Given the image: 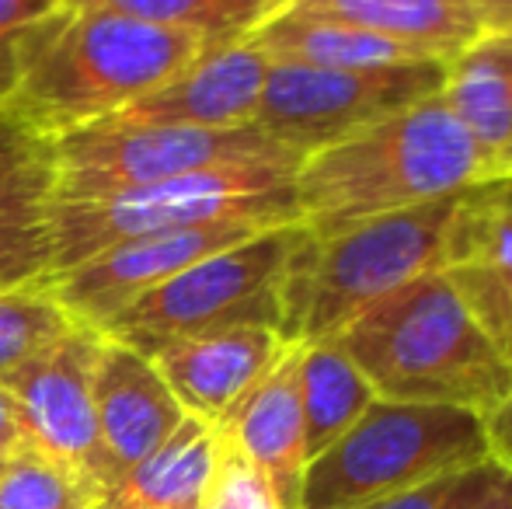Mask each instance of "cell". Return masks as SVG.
Wrapping results in <instances>:
<instances>
[{"mask_svg": "<svg viewBox=\"0 0 512 509\" xmlns=\"http://www.w3.org/2000/svg\"><path fill=\"white\" fill-rule=\"evenodd\" d=\"M206 42L108 7H67L32 28L25 67L4 109L35 136L98 123L189 67Z\"/></svg>", "mask_w": 512, "mask_h": 509, "instance_id": "6da1fadb", "label": "cell"}, {"mask_svg": "<svg viewBox=\"0 0 512 509\" xmlns=\"http://www.w3.org/2000/svg\"><path fill=\"white\" fill-rule=\"evenodd\" d=\"M485 182V168L467 129L443 95L401 109L300 161V224L310 234H335L359 220L436 203Z\"/></svg>", "mask_w": 512, "mask_h": 509, "instance_id": "7a4b0ae2", "label": "cell"}, {"mask_svg": "<svg viewBox=\"0 0 512 509\" xmlns=\"http://www.w3.org/2000/svg\"><path fill=\"white\" fill-rule=\"evenodd\" d=\"M335 342L387 401L467 408L485 419L512 391V363L443 272L380 297Z\"/></svg>", "mask_w": 512, "mask_h": 509, "instance_id": "3957f363", "label": "cell"}, {"mask_svg": "<svg viewBox=\"0 0 512 509\" xmlns=\"http://www.w3.org/2000/svg\"><path fill=\"white\" fill-rule=\"evenodd\" d=\"M457 199L460 192L387 217L359 220L321 238L304 227L283 283L279 335L286 346L335 339L380 297L418 276L443 272Z\"/></svg>", "mask_w": 512, "mask_h": 509, "instance_id": "277c9868", "label": "cell"}, {"mask_svg": "<svg viewBox=\"0 0 512 509\" xmlns=\"http://www.w3.org/2000/svg\"><path fill=\"white\" fill-rule=\"evenodd\" d=\"M297 168L300 161L220 164L102 199H49L46 220L53 238L49 276H60L102 255L119 241L147 238V234L189 231L206 224H300L297 192H293Z\"/></svg>", "mask_w": 512, "mask_h": 509, "instance_id": "5b68a950", "label": "cell"}, {"mask_svg": "<svg viewBox=\"0 0 512 509\" xmlns=\"http://www.w3.org/2000/svg\"><path fill=\"white\" fill-rule=\"evenodd\" d=\"M488 457L478 412L377 398L307 464L300 509H363Z\"/></svg>", "mask_w": 512, "mask_h": 509, "instance_id": "8992f818", "label": "cell"}, {"mask_svg": "<svg viewBox=\"0 0 512 509\" xmlns=\"http://www.w3.org/2000/svg\"><path fill=\"white\" fill-rule=\"evenodd\" d=\"M300 238H304V224L265 227L244 238L241 245L206 255L203 262L140 293L126 307H119L98 332L140 353L175 335H203L223 332V328L279 332L286 269Z\"/></svg>", "mask_w": 512, "mask_h": 509, "instance_id": "52a82bcc", "label": "cell"}, {"mask_svg": "<svg viewBox=\"0 0 512 509\" xmlns=\"http://www.w3.org/2000/svg\"><path fill=\"white\" fill-rule=\"evenodd\" d=\"M53 199H102L154 185L189 171L248 161H304L258 123L203 126H129L105 116L49 140Z\"/></svg>", "mask_w": 512, "mask_h": 509, "instance_id": "ba28073f", "label": "cell"}, {"mask_svg": "<svg viewBox=\"0 0 512 509\" xmlns=\"http://www.w3.org/2000/svg\"><path fill=\"white\" fill-rule=\"evenodd\" d=\"M446 60H411L391 67L324 70L272 63L258 98L255 123L300 157L345 140L401 109L443 91Z\"/></svg>", "mask_w": 512, "mask_h": 509, "instance_id": "9c48e42d", "label": "cell"}, {"mask_svg": "<svg viewBox=\"0 0 512 509\" xmlns=\"http://www.w3.org/2000/svg\"><path fill=\"white\" fill-rule=\"evenodd\" d=\"M102 342L105 332L74 321L60 339L0 377V384L18 405L28 443L91 475L105 489L108 478L95 419V363Z\"/></svg>", "mask_w": 512, "mask_h": 509, "instance_id": "30bf717a", "label": "cell"}, {"mask_svg": "<svg viewBox=\"0 0 512 509\" xmlns=\"http://www.w3.org/2000/svg\"><path fill=\"white\" fill-rule=\"evenodd\" d=\"M265 231L258 224H206L189 231H164L147 238H129L105 248L102 255L42 279L56 300L67 307V314L81 325L102 328L119 307L136 300L140 293L161 286L164 279L178 276L189 265L203 262L223 248L241 245L244 238Z\"/></svg>", "mask_w": 512, "mask_h": 509, "instance_id": "8fae6325", "label": "cell"}, {"mask_svg": "<svg viewBox=\"0 0 512 509\" xmlns=\"http://www.w3.org/2000/svg\"><path fill=\"white\" fill-rule=\"evenodd\" d=\"M443 276L512 363V178L460 192Z\"/></svg>", "mask_w": 512, "mask_h": 509, "instance_id": "7c38bea8", "label": "cell"}, {"mask_svg": "<svg viewBox=\"0 0 512 509\" xmlns=\"http://www.w3.org/2000/svg\"><path fill=\"white\" fill-rule=\"evenodd\" d=\"M269 56L251 39L203 49L171 81L112 112L129 126H203L230 129L255 123Z\"/></svg>", "mask_w": 512, "mask_h": 509, "instance_id": "4fadbf2b", "label": "cell"}, {"mask_svg": "<svg viewBox=\"0 0 512 509\" xmlns=\"http://www.w3.org/2000/svg\"><path fill=\"white\" fill-rule=\"evenodd\" d=\"M286 353L272 328H223L203 335H175L143 349L185 415L220 422Z\"/></svg>", "mask_w": 512, "mask_h": 509, "instance_id": "5bb4252c", "label": "cell"}, {"mask_svg": "<svg viewBox=\"0 0 512 509\" xmlns=\"http://www.w3.org/2000/svg\"><path fill=\"white\" fill-rule=\"evenodd\" d=\"M95 419L105 478L112 485L182 426L185 408L157 374L150 356L105 335L95 363Z\"/></svg>", "mask_w": 512, "mask_h": 509, "instance_id": "9a60e30c", "label": "cell"}, {"mask_svg": "<svg viewBox=\"0 0 512 509\" xmlns=\"http://www.w3.org/2000/svg\"><path fill=\"white\" fill-rule=\"evenodd\" d=\"M216 429L269 482L279 506L300 509V485L307 471L300 346H286L276 367L216 422Z\"/></svg>", "mask_w": 512, "mask_h": 509, "instance_id": "2e32d148", "label": "cell"}, {"mask_svg": "<svg viewBox=\"0 0 512 509\" xmlns=\"http://www.w3.org/2000/svg\"><path fill=\"white\" fill-rule=\"evenodd\" d=\"M439 95L478 147L485 182H499L512 150V35H478L450 56Z\"/></svg>", "mask_w": 512, "mask_h": 509, "instance_id": "e0dca14e", "label": "cell"}, {"mask_svg": "<svg viewBox=\"0 0 512 509\" xmlns=\"http://www.w3.org/2000/svg\"><path fill=\"white\" fill-rule=\"evenodd\" d=\"M49 140L0 154V290L42 283L53 269L49 199H53Z\"/></svg>", "mask_w": 512, "mask_h": 509, "instance_id": "ac0fdd59", "label": "cell"}, {"mask_svg": "<svg viewBox=\"0 0 512 509\" xmlns=\"http://www.w3.org/2000/svg\"><path fill=\"white\" fill-rule=\"evenodd\" d=\"M290 7L363 28L425 60H450L481 35L471 0H293Z\"/></svg>", "mask_w": 512, "mask_h": 509, "instance_id": "d6986e66", "label": "cell"}, {"mask_svg": "<svg viewBox=\"0 0 512 509\" xmlns=\"http://www.w3.org/2000/svg\"><path fill=\"white\" fill-rule=\"evenodd\" d=\"M220 457V429L199 415L182 426L136 468L119 475L102 492L98 509H189L199 506L213 482Z\"/></svg>", "mask_w": 512, "mask_h": 509, "instance_id": "ffe728a7", "label": "cell"}, {"mask_svg": "<svg viewBox=\"0 0 512 509\" xmlns=\"http://www.w3.org/2000/svg\"><path fill=\"white\" fill-rule=\"evenodd\" d=\"M258 49L272 63H300V67H324V70H356V67H391V63H411L425 56L411 53L405 46L370 35L363 28L338 25L328 18L300 14L293 7L279 11L251 35Z\"/></svg>", "mask_w": 512, "mask_h": 509, "instance_id": "44dd1931", "label": "cell"}, {"mask_svg": "<svg viewBox=\"0 0 512 509\" xmlns=\"http://www.w3.org/2000/svg\"><path fill=\"white\" fill-rule=\"evenodd\" d=\"M377 391L363 370L338 349L335 339L300 346V412H304L307 464L328 450L366 408Z\"/></svg>", "mask_w": 512, "mask_h": 509, "instance_id": "7402d4cb", "label": "cell"}, {"mask_svg": "<svg viewBox=\"0 0 512 509\" xmlns=\"http://www.w3.org/2000/svg\"><path fill=\"white\" fill-rule=\"evenodd\" d=\"M67 7H108L129 18L182 28L213 46L244 42L293 0H63Z\"/></svg>", "mask_w": 512, "mask_h": 509, "instance_id": "603a6c76", "label": "cell"}, {"mask_svg": "<svg viewBox=\"0 0 512 509\" xmlns=\"http://www.w3.org/2000/svg\"><path fill=\"white\" fill-rule=\"evenodd\" d=\"M102 492L91 475L35 447L18 450L0 468V509H98Z\"/></svg>", "mask_w": 512, "mask_h": 509, "instance_id": "cb8c5ba5", "label": "cell"}, {"mask_svg": "<svg viewBox=\"0 0 512 509\" xmlns=\"http://www.w3.org/2000/svg\"><path fill=\"white\" fill-rule=\"evenodd\" d=\"M74 318L42 283L0 290V377L60 339Z\"/></svg>", "mask_w": 512, "mask_h": 509, "instance_id": "d4e9b609", "label": "cell"}, {"mask_svg": "<svg viewBox=\"0 0 512 509\" xmlns=\"http://www.w3.org/2000/svg\"><path fill=\"white\" fill-rule=\"evenodd\" d=\"M499 471H502V464L495 461V457H488V461L471 464V468L450 471V475H439V478H432V482L415 485V489L384 496L363 509H467L474 499L492 489Z\"/></svg>", "mask_w": 512, "mask_h": 509, "instance_id": "484cf974", "label": "cell"}, {"mask_svg": "<svg viewBox=\"0 0 512 509\" xmlns=\"http://www.w3.org/2000/svg\"><path fill=\"white\" fill-rule=\"evenodd\" d=\"M199 509H283V506L272 496L269 482L220 433V457H216L213 482H209Z\"/></svg>", "mask_w": 512, "mask_h": 509, "instance_id": "4316f807", "label": "cell"}, {"mask_svg": "<svg viewBox=\"0 0 512 509\" xmlns=\"http://www.w3.org/2000/svg\"><path fill=\"white\" fill-rule=\"evenodd\" d=\"M60 7L63 0H0V39L39 25V21H46Z\"/></svg>", "mask_w": 512, "mask_h": 509, "instance_id": "83f0119b", "label": "cell"}, {"mask_svg": "<svg viewBox=\"0 0 512 509\" xmlns=\"http://www.w3.org/2000/svg\"><path fill=\"white\" fill-rule=\"evenodd\" d=\"M485 433H488V450L502 468L512 471V391L506 394L495 412L485 415Z\"/></svg>", "mask_w": 512, "mask_h": 509, "instance_id": "f1b7e54d", "label": "cell"}, {"mask_svg": "<svg viewBox=\"0 0 512 509\" xmlns=\"http://www.w3.org/2000/svg\"><path fill=\"white\" fill-rule=\"evenodd\" d=\"M25 447H32V443H28V433L21 426L18 405H14L11 391L0 384V457H14Z\"/></svg>", "mask_w": 512, "mask_h": 509, "instance_id": "f546056e", "label": "cell"}, {"mask_svg": "<svg viewBox=\"0 0 512 509\" xmlns=\"http://www.w3.org/2000/svg\"><path fill=\"white\" fill-rule=\"evenodd\" d=\"M481 35H512V0H471Z\"/></svg>", "mask_w": 512, "mask_h": 509, "instance_id": "4dcf8cb0", "label": "cell"}, {"mask_svg": "<svg viewBox=\"0 0 512 509\" xmlns=\"http://www.w3.org/2000/svg\"><path fill=\"white\" fill-rule=\"evenodd\" d=\"M32 140H42V136H35L25 123H18L7 109H0V154H11V150L25 147Z\"/></svg>", "mask_w": 512, "mask_h": 509, "instance_id": "1f68e13d", "label": "cell"}, {"mask_svg": "<svg viewBox=\"0 0 512 509\" xmlns=\"http://www.w3.org/2000/svg\"><path fill=\"white\" fill-rule=\"evenodd\" d=\"M467 509H512V471L502 468L499 478L492 482V489L485 496H478Z\"/></svg>", "mask_w": 512, "mask_h": 509, "instance_id": "d6a6232c", "label": "cell"}, {"mask_svg": "<svg viewBox=\"0 0 512 509\" xmlns=\"http://www.w3.org/2000/svg\"><path fill=\"white\" fill-rule=\"evenodd\" d=\"M502 178H512V150H509V161H506V168H502Z\"/></svg>", "mask_w": 512, "mask_h": 509, "instance_id": "836d02e7", "label": "cell"}, {"mask_svg": "<svg viewBox=\"0 0 512 509\" xmlns=\"http://www.w3.org/2000/svg\"><path fill=\"white\" fill-rule=\"evenodd\" d=\"M4 461H7V457H0V468H4Z\"/></svg>", "mask_w": 512, "mask_h": 509, "instance_id": "e575fe53", "label": "cell"}, {"mask_svg": "<svg viewBox=\"0 0 512 509\" xmlns=\"http://www.w3.org/2000/svg\"><path fill=\"white\" fill-rule=\"evenodd\" d=\"M189 509H199V506H189Z\"/></svg>", "mask_w": 512, "mask_h": 509, "instance_id": "d590c367", "label": "cell"}]
</instances>
